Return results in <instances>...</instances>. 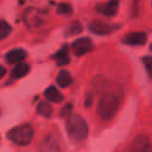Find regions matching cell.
Returning <instances> with one entry per match:
<instances>
[{
    "label": "cell",
    "mask_w": 152,
    "mask_h": 152,
    "mask_svg": "<svg viewBox=\"0 0 152 152\" xmlns=\"http://www.w3.org/2000/svg\"><path fill=\"white\" fill-rule=\"evenodd\" d=\"M44 96H45V99H46L48 101L55 102V103H59V102H62V101L64 100L63 94H62L56 87H53V86H51V87H49L48 89H45Z\"/></svg>",
    "instance_id": "cell-11"
},
{
    "label": "cell",
    "mask_w": 152,
    "mask_h": 152,
    "mask_svg": "<svg viewBox=\"0 0 152 152\" xmlns=\"http://www.w3.org/2000/svg\"><path fill=\"white\" fill-rule=\"evenodd\" d=\"M56 82L57 84L61 87V88H66L71 84L72 82V78H71V75L68 70H61L58 74H57V77H56Z\"/></svg>",
    "instance_id": "cell-13"
},
{
    "label": "cell",
    "mask_w": 152,
    "mask_h": 152,
    "mask_svg": "<svg viewBox=\"0 0 152 152\" xmlns=\"http://www.w3.org/2000/svg\"><path fill=\"white\" fill-rule=\"evenodd\" d=\"M82 32V25L78 23V21H74L65 31V34L66 36H75L77 33Z\"/></svg>",
    "instance_id": "cell-16"
},
{
    "label": "cell",
    "mask_w": 152,
    "mask_h": 152,
    "mask_svg": "<svg viewBox=\"0 0 152 152\" xmlns=\"http://www.w3.org/2000/svg\"><path fill=\"white\" fill-rule=\"evenodd\" d=\"M150 49H151V51H152V45H151V46H150Z\"/></svg>",
    "instance_id": "cell-21"
},
{
    "label": "cell",
    "mask_w": 152,
    "mask_h": 152,
    "mask_svg": "<svg viewBox=\"0 0 152 152\" xmlns=\"http://www.w3.org/2000/svg\"><path fill=\"white\" fill-rule=\"evenodd\" d=\"M118 26L116 25H113V24H109L107 21H103V20H93L89 23L88 25V28L90 32L95 33V34H99V36H104V34H109L112 33L113 31L118 30L116 28Z\"/></svg>",
    "instance_id": "cell-4"
},
{
    "label": "cell",
    "mask_w": 152,
    "mask_h": 152,
    "mask_svg": "<svg viewBox=\"0 0 152 152\" xmlns=\"http://www.w3.org/2000/svg\"><path fill=\"white\" fill-rule=\"evenodd\" d=\"M39 152H61V146L53 137L49 135L40 141Z\"/></svg>",
    "instance_id": "cell-9"
},
{
    "label": "cell",
    "mask_w": 152,
    "mask_h": 152,
    "mask_svg": "<svg viewBox=\"0 0 152 152\" xmlns=\"http://www.w3.org/2000/svg\"><path fill=\"white\" fill-rule=\"evenodd\" d=\"M57 13L58 14H71L72 13V7L66 4V2H61L57 5Z\"/></svg>",
    "instance_id": "cell-18"
},
{
    "label": "cell",
    "mask_w": 152,
    "mask_h": 152,
    "mask_svg": "<svg viewBox=\"0 0 152 152\" xmlns=\"http://www.w3.org/2000/svg\"><path fill=\"white\" fill-rule=\"evenodd\" d=\"M53 58H55L56 63L59 66L66 65L70 62V58H69V46L68 45H63L62 49L53 55Z\"/></svg>",
    "instance_id": "cell-12"
},
{
    "label": "cell",
    "mask_w": 152,
    "mask_h": 152,
    "mask_svg": "<svg viewBox=\"0 0 152 152\" xmlns=\"http://www.w3.org/2000/svg\"><path fill=\"white\" fill-rule=\"evenodd\" d=\"M121 104V95L110 91L106 93L101 96V99L97 102L96 113L102 120H110L115 116Z\"/></svg>",
    "instance_id": "cell-1"
},
{
    "label": "cell",
    "mask_w": 152,
    "mask_h": 152,
    "mask_svg": "<svg viewBox=\"0 0 152 152\" xmlns=\"http://www.w3.org/2000/svg\"><path fill=\"white\" fill-rule=\"evenodd\" d=\"M141 61H142V63H144V65H145V69H146V71H147L148 77L152 78V57H151V56H144V57L141 58Z\"/></svg>",
    "instance_id": "cell-19"
},
{
    "label": "cell",
    "mask_w": 152,
    "mask_h": 152,
    "mask_svg": "<svg viewBox=\"0 0 152 152\" xmlns=\"http://www.w3.org/2000/svg\"><path fill=\"white\" fill-rule=\"evenodd\" d=\"M135 1H138V0H135Z\"/></svg>",
    "instance_id": "cell-22"
},
{
    "label": "cell",
    "mask_w": 152,
    "mask_h": 152,
    "mask_svg": "<svg viewBox=\"0 0 152 152\" xmlns=\"http://www.w3.org/2000/svg\"><path fill=\"white\" fill-rule=\"evenodd\" d=\"M34 135V131L31 125L24 124L13 127L11 131L7 132V138L15 145L19 146H27L31 144Z\"/></svg>",
    "instance_id": "cell-3"
},
{
    "label": "cell",
    "mask_w": 152,
    "mask_h": 152,
    "mask_svg": "<svg viewBox=\"0 0 152 152\" xmlns=\"http://www.w3.org/2000/svg\"><path fill=\"white\" fill-rule=\"evenodd\" d=\"M5 71H6V70H5V68H4V66H1V76H4V75H5Z\"/></svg>",
    "instance_id": "cell-20"
},
{
    "label": "cell",
    "mask_w": 152,
    "mask_h": 152,
    "mask_svg": "<svg viewBox=\"0 0 152 152\" xmlns=\"http://www.w3.org/2000/svg\"><path fill=\"white\" fill-rule=\"evenodd\" d=\"M93 49H94V44H93L91 39L88 37H81V38L74 40V43L71 44V50H72L74 55H76V56L86 55V53L93 51Z\"/></svg>",
    "instance_id": "cell-5"
},
{
    "label": "cell",
    "mask_w": 152,
    "mask_h": 152,
    "mask_svg": "<svg viewBox=\"0 0 152 152\" xmlns=\"http://www.w3.org/2000/svg\"><path fill=\"white\" fill-rule=\"evenodd\" d=\"M122 43L131 45V46H137V45H144L146 43V33L144 32H131L126 34L122 38Z\"/></svg>",
    "instance_id": "cell-7"
},
{
    "label": "cell",
    "mask_w": 152,
    "mask_h": 152,
    "mask_svg": "<svg viewBox=\"0 0 152 152\" xmlns=\"http://www.w3.org/2000/svg\"><path fill=\"white\" fill-rule=\"evenodd\" d=\"M11 26L6 20H1L0 21V38L5 39L10 33H11Z\"/></svg>",
    "instance_id": "cell-17"
},
{
    "label": "cell",
    "mask_w": 152,
    "mask_h": 152,
    "mask_svg": "<svg viewBox=\"0 0 152 152\" xmlns=\"http://www.w3.org/2000/svg\"><path fill=\"white\" fill-rule=\"evenodd\" d=\"M37 113L43 116V118H51L52 113H53V109L51 107V104L48 102V101H40L38 104H37Z\"/></svg>",
    "instance_id": "cell-15"
},
{
    "label": "cell",
    "mask_w": 152,
    "mask_h": 152,
    "mask_svg": "<svg viewBox=\"0 0 152 152\" xmlns=\"http://www.w3.org/2000/svg\"><path fill=\"white\" fill-rule=\"evenodd\" d=\"M65 129L68 135L75 141H84L88 138L89 128L86 120L76 113H71L65 121Z\"/></svg>",
    "instance_id": "cell-2"
},
{
    "label": "cell",
    "mask_w": 152,
    "mask_h": 152,
    "mask_svg": "<svg viewBox=\"0 0 152 152\" xmlns=\"http://www.w3.org/2000/svg\"><path fill=\"white\" fill-rule=\"evenodd\" d=\"M30 71V65L27 63H18L11 71V76L13 78H21Z\"/></svg>",
    "instance_id": "cell-14"
},
{
    "label": "cell",
    "mask_w": 152,
    "mask_h": 152,
    "mask_svg": "<svg viewBox=\"0 0 152 152\" xmlns=\"http://www.w3.org/2000/svg\"><path fill=\"white\" fill-rule=\"evenodd\" d=\"M128 152H152V144L146 135H138L132 141Z\"/></svg>",
    "instance_id": "cell-6"
},
{
    "label": "cell",
    "mask_w": 152,
    "mask_h": 152,
    "mask_svg": "<svg viewBox=\"0 0 152 152\" xmlns=\"http://www.w3.org/2000/svg\"><path fill=\"white\" fill-rule=\"evenodd\" d=\"M97 12L102 13L106 17H114L119 10V1L118 0H109L106 4H101L96 6Z\"/></svg>",
    "instance_id": "cell-8"
},
{
    "label": "cell",
    "mask_w": 152,
    "mask_h": 152,
    "mask_svg": "<svg viewBox=\"0 0 152 152\" xmlns=\"http://www.w3.org/2000/svg\"><path fill=\"white\" fill-rule=\"evenodd\" d=\"M26 58V51L23 49H13L11 51H8L5 55V59L7 61V63L10 64H18L21 63L24 59Z\"/></svg>",
    "instance_id": "cell-10"
}]
</instances>
